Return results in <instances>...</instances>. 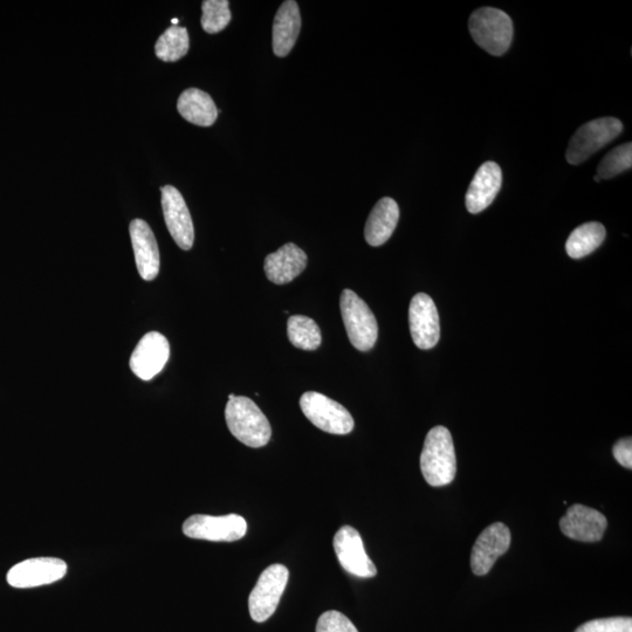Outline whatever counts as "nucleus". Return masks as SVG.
Here are the masks:
<instances>
[{"mask_svg":"<svg viewBox=\"0 0 632 632\" xmlns=\"http://www.w3.org/2000/svg\"><path fill=\"white\" fill-rule=\"evenodd\" d=\"M225 419L231 434L246 446L258 449L269 444L272 436L269 419L250 398L231 394Z\"/></svg>","mask_w":632,"mask_h":632,"instance_id":"f257e3e1","label":"nucleus"},{"mask_svg":"<svg viewBox=\"0 0 632 632\" xmlns=\"http://www.w3.org/2000/svg\"><path fill=\"white\" fill-rule=\"evenodd\" d=\"M421 471L432 487H442L453 482L457 473V458L451 432L445 427H435L425 438L421 455Z\"/></svg>","mask_w":632,"mask_h":632,"instance_id":"f03ea898","label":"nucleus"},{"mask_svg":"<svg viewBox=\"0 0 632 632\" xmlns=\"http://www.w3.org/2000/svg\"><path fill=\"white\" fill-rule=\"evenodd\" d=\"M471 36L476 44L492 56H503L513 40V22L504 11L482 8L469 20Z\"/></svg>","mask_w":632,"mask_h":632,"instance_id":"7ed1b4c3","label":"nucleus"},{"mask_svg":"<svg viewBox=\"0 0 632 632\" xmlns=\"http://www.w3.org/2000/svg\"><path fill=\"white\" fill-rule=\"evenodd\" d=\"M340 307L350 343L360 352H368L379 336L372 309L352 290L342 292Z\"/></svg>","mask_w":632,"mask_h":632,"instance_id":"20e7f679","label":"nucleus"},{"mask_svg":"<svg viewBox=\"0 0 632 632\" xmlns=\"http://www.w3.org/2000/svg\"><path fill=\"white\" fill-rule=\"evenodd\" d=\"M622 122L615 118L596 119L577 129L569 142L566 157L573 166L588 160L596 151L617 139L622 133Z\"/></svg>","mask_w":632,"mask_h":632,"instance_id":"39448f33","label":"nucleus"},{"mask_svg":"<svg viewBox=\"0 0 632 632\" xmlns=\"http://www.w3.org/2000/svg\"><path fill=\"white\" fill-rule=\"evenodd\" d=\"M300 408L308 421L328 434L348 435L354 429V418L345 407L315 391L301 396Z\"/></svg>","mask_w":632,"mask_h":632,"instance_id":"423d86ee","label":"nucleus"},{"mask_svg":"<svg viewBox=\"0 0 632 632\" xmlns=\"http://www.w3.org/2000/svg\"><path fill=\"white\" fill-rule=\"evenodd\" d=\"M290 572L284 565H272L259 576L249 597V610L253 621L263 623L276 613Z\"/></svg>","mask_w":632,"mask_h":632,"instance_id":"0eeeda50","label":"nucleus"},{"mask_svg":"<svg viewBox=\"0 0 632 632\" xmlns=\"http://www.w3.org/2000/svg\"><path fill=\"white\" fill-rule=\"evenodd\" d=\"M247 532V522L238 514L212 517L196 514L184 521L183 533L188 538L214 542H233L243 539Z\"/></svg>","mask_w":632,"mask_h":632,"instance_id":"6e6552de","label":"nucleus"},{"mask_svg":"<svg viewBox=\"0 0 632 632\" xmlns=\"http://www.w3.org/2000/svg\"><path fill=\"white\" fill-rule=\"evenodd\" d=\"M334 551L340 565L347 573L361 579L377 574L376 566L364 549L361 535L352 526H343L334 537Z\"/></svg>","mask_w":632,"mask_h":632,"instance_id":"1a4fd4ad","label":"nucleus"},{"mask_svg":"<svg viewBox=\"0 0 632 632\" xmlns=\"http://www.w3.org/2000/svg\"><path fill=\"white\" fill-rule=\"evenodd\" d=\"M66 574L65 561L57 558H36L13 566L8 573V582L13 588H36L58 582Z\"/></svg>","mask_w":632,"mask_h":632,"instance_id":"9d476101","label":"nucleus"},{"mask_svg":"<svg viewBox=\"0 0 632 632\" xmlns=\"http://www.w3.org/2000/svg\"><path fill=\"white\" fill-rule=\"evenodd\" d=\"M411 338L419 349L434 348L441 338V325L434 300L428 294L418 293L409 307Z\"/></svg>","mask_w":632,"mask_h":632,"instance_id":"9b49d317","label":"nucleus"},{"mask_svg":"<svg viewBox=\"0 0 632 632\" xmlns=\"http://www.w3.org/2000/svg\"><path fill=\"white\" fill-rule=\"evenodd\" d=\"M161 191L163 215L170 235L182 250L189 251L194 246L195 229L188 205L173 185H166Z\"/></svg>","mask_w":632,"mask_h":632,"instance_id":"f8f14e48","label":"nucleus"},{"mask_svg":"<svg viewBox=\"0 0 632 632\" xmlns=\"http://www.w3.org/2000/svg\"><path fill=\"white\" fill-rule=\"evenodd\" d=\"M512 535L503 522H494L479 535L472 548L471 568L478 576L490 573L494 563L508 551Z\"/></svg>","mask_w":632,"mask_h":632,"instance_id":"ddd939ff","label":"nucleus"},{"mask_svg":"<svg viewBox=\"0 0 632 632\" xmlns=\"http://www.w3.org/2000/svg\"><path fill=\"white\" fill-rule=\"evenodd\" d=\"M169 357L170 346L166 336L150 332L136 346L129 366L139 379L150 381L166 367Z\"/></svg>","mask_w":632,"mask_h":632,"instance_id":"4468645a","label":"nucleus"},{"mask_svg":"<svg viewBox=\"0 0 632 632\" xmlns=\"http://www.w3.org/2000/svg\"><path fill=\"white\" fill-rule=\"evenodd\" d=\"M607 527L608 520L602 513L580 504L570 506L565 517L560 520L561 532L581 542L600 541Z\"/></svg>","mask_w":632,"mask_h":632,"instance_id":"2eb2a0df","label":"nucleus"},{"mask_svg":"<svg viewBox=\"0 0 632 632\" xmlns=\"http://www.w3.org/2000/svg\"><path fill=\"white\" fill-rule=\"evenodd\" d=\"M129 232L141 278L146 281L155 280L160 272L161 260L153 230L142 219H134L130 223Z\"/></svg>","mask_w":632,"mask_h":632,"instance_id":"dca6fc26","label":"nucleus"},{"mask_svg":"<svg viewBox=\"0 0 632 632\" xmlns=\"http://www.w3.org/2000/svg\"><path fill=\"white\" fill-rule=\"evenodd\" d=\"M503 185V173L497 163L485 162L466 192V209L473 215L489 208Z\"/></svg>","mask_w":632,"mask_h":632,"instance_id":"f3484780","label":"nucleus"},{"mask_svg":"<svg viewBox=\"0 0 632 632\" xmlns=\"http://www.w3.org/2000/svg\"><path fill=\"white\" fill-rule=\"evenodd\" d=\"M307 254L299 246L288 243L265 259L264 270L273 284L285 285L298 278L307 266Z\"/></svg>","mask_w":632,"mask_h":632,"instance_id":"a211bd4d","label":"nucleus"},{"mask_svg":"<svg viewBox=\"0 0 632 632\" xmlns=\"http://www.w3.org/2000/svg\"><path fill=\"white\" fill-rule=\"evenodd\" d=\"M301 30L299 5L287 0L280 6L273 23V52L279 58L288 56L293 50Z\"/></svg>","mask_w":632,"mask_h":632,"instance_id":"6ab92c4d","label":"nucleus"},{"mask_svg":"<svg viewBox=\"0 0 632 632\" xmlns=\"http://www.w3.org/2000/svg\"><path fill=\"white\" fill-rule=\"evenodd\" d=\"M400 219V208L393 198L384 197L374 206L368 217L364 237L370 246L386 244Z\"/></svg>","mask_w":632,"mask_h":632,"instance_id":"aec40b11","label":"nucleus"},{"mask_svg":"<svg viewBox=\"0 0 632 632\" xmlns=\"http://www.w3.org/2000/svg\"><path fill=\"white\" fill-rule=\"evenodd\" d=\"M177 109L183 119L199 127H211L218 118L216 103L198 88L185 89L178 99Z\"/></svg>","mask_w":632,"mask_h":632,"instance_id":"412c9836","label":"nucleus"},{"mask_svg":"<svg viewBox=\"0 0 632 632\" xmlns=\"http://www.w3.org/2000/svg\"><path fill=\"white\" fill-rule=\"evenodd\" d=\"M606 228L600 223L590 222L575 229L566 243V251L570 258L581 259L593 253L606 239Z\"/></svg>","mask_w":632,"mask_h":632,"instance_id":"4be33fe9","label":"nucleus"},{"mask_svg":"<svg viewBox=\"0 0 632 632\" xmlns=\"http://www.w3.org/2000/svg\"><path fill=\"white\" fill-rule=\"evenodd\" d=\"M287 335L292 345L313 352L321 345V331L316 322L304 315H293L287 322Z\"/></svg>","mask_w":632,"mask_h":632,"instance_id":"5701e85b","label":"nucleus"},{"mask_svg":"<svg viewBox=\"0 0 632 632\" xmlns=\"http://www.w3.org/2000/svg\"><path fill=\"white\" fill-rule=\"evenodd\" d=\"M190 47L188 30L181 26H171L158 38L155 53L166 63H175L187 56Z\"/></svg>","mask_w":632,"mask_h":632,"instance_id":"b1692460","label":"nucleus"},{"mask_svg":"<svg viewBox=\"0 0 632 632\" xmlns=\"http://www.w3.org/2000/svg\"><path fill=\"white\" fill-rule=\"evenodd\" d=\"M202 10V27L206 33H219L231 22L232 15L228 0H205Z\"/></svg>","mask_w":632,"mask_h":632,"instance_id":"393cba45","label":"nucleus"},{"mask_svg":"<svg viewBox=\"0 0 632 632\" xmlns=\"http://www.w3.org/2000/svg\"><path fill=\"white\" fill-rule=\"evenodd\" d=\"M632 167V144L624 143L610 151L597 167V175L601 180H609Z\"/></svg>","mask_w":632,"mask_h":632,"instance_id":"a878e982","label":"nucleus"},{"mask_svg":"<svg viewBox=\"0 0 632 632\" xmlns=\"http://www.w3.org/2000/svg\"><path fill=\"white\" fill-rule=\"evenodd\" d=\"M575 632H632L631 617L599 618L580 625Z\"/></svg>","mask_w":632,"mask_h":632,"instance_id":"bb28decb","label":"nucleus"},{"mask_svg":"<svg viewBox=\"0 0 632 632\" xmlns=\"http://www.w3.org/2000/svg\"><path fill=\"white\" fill-rule=\"evenodd\" d=\"M315 632H359V630L340 611L329 610L320 616Z\"/></svg>","mask_w":632,"mask_h":632,"instance_id":"cd10ccee","label":"nucleus"},{"mask_svg":"<svg viewBox=\"0 0 632 632\" xmlns=\"http://www.w3.org/2000/svg\"><path fill=\"white\" fill-rule=\"evenodd\" d=\"M614 457L618 463L627 469H632V441L631 438H624L614 445Z\"/></svg>","mask_w":632,"mask_h":632,"instance_id":"c85d7f7f","label":"nucleus"},{"mask_svg":"<svg viewBox=\"0 0 632 632\" xmlns=\"http://www.w3.org/2000/svg\"><path fill=\"white\" fill-rule=\"evenodd\" d=\"M594 180H595V182H597V183H600V182L602 181V180H601V177H600L599 175H596V176L594 177Z\"/></svg>","mask_w":632,"mask_h":632,"instance_id":"c756f323","label":"nucleus"},{"mask_svg":"<svg viewBox=\"0 0 632 632\" xmlns=\"http://www.w3.org/2000/svg\"><path fill=\"white\" fill-rule=\"evenodd\" d=\"M171 23H173V24H174L173 26H177V24H178V19H173V20H171Z\"/></svg>","mask_w":632,"mask_h":632,"instance_id":"7c9ffc66","label":"nucleus"}]
</instances>
